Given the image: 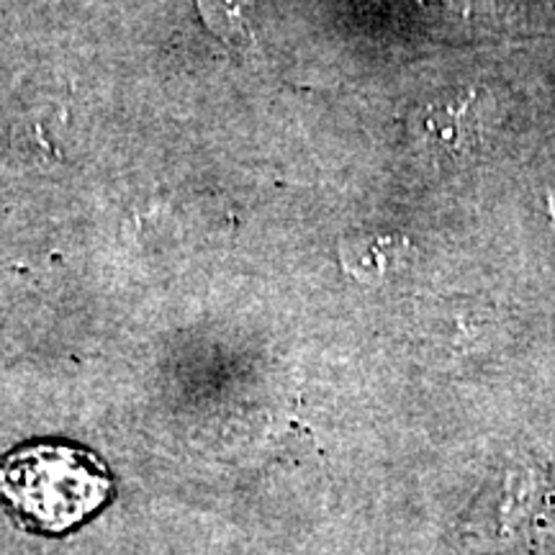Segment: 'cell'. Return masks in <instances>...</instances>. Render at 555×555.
<instances>
[{
  "label": "cell",
  "mask_w": 555,
  "mask_h": 555,
  "mask_svg": "<svg viewBox=\"0 0 555 555\" xmlns=\"http://www.w3.org/2000/svg\"><path fill=\"white\" fill-rule=\"evenodd\" d=\"M201 16L221 39L229 44L242 47L249 41L247 3L249 0H196Z\"/></svg>",
  "instance_id": "4"
},
{
  "label": "cell",
  "mask_w": 555,
  "mask_h": 555,
  "mask_svg": "<svg viewBox=\"0 0 555 555\" xmlns=\"http://www.w3.org/2000/svg\"><path fill=\"white\" fill-rule=\"evenodd\" d=\"M401 249H404V245L393 237H367L352 242L345 249V266L358 278L386 275L399 262Z\"/></svg>",
  "instance_id": "3"
},
{
  "label": "cell",
  "mask_w": 555,
  "mask_h": 555,
  "mask_svg": "<svg viewBox=\"0 0 555 555\" xmlns=\"http://www.w3.org/2000/svg\"><path fill=\"white\" fill-rule=\"evenodd\" d=\"M481 103L483 95H478L476 90H466L453 99L435 103L433 108H427L425 116L427 134L448 150L474 147L483 129Z\"/></svg>",
  "instance_id": "2"
},
{
  "label": "cell",
  "mask_w": 555,
  "mask_h": 555,
  "mask_svg": "<svg viewBox=\"0 0 555 555\" xmlns=\"http://www.w3.org/2000/svg\"><path fill=\"white\" fill-rule=\"evenodd\" d=\"M547 206H551V217H553V227H555V189L547 191Z\"/></svg>",
  "instance_id": "5"
},
{
  "label": "cell",
  "mask_w": 555,
  "mask_h": 555,
  "mask_svg": "<svg viewBox=\"0 0 555 555\" xmlns=\"http://www.w3.org/2000/svg\"><path fill=\"white\" fill-rule=\"evenodd\" d=\"M106 463L69 442H31L0 455V496L26 525L65 532L108 502Z\"/></svg>",
  "instance_id": "1"
}]
</instances>
